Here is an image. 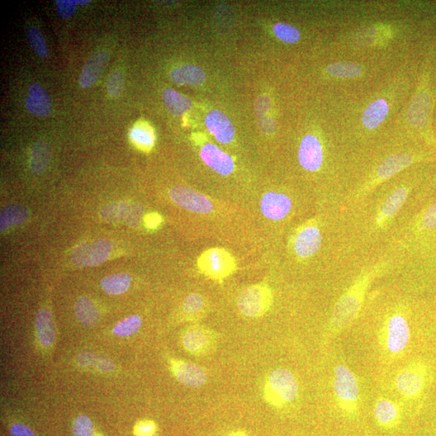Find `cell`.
<instances>
[{
  "label": "cell",
  "instance_id": "1f68e13d",
  "mask_svg": "<svg viewBox=\"0 0 436 436\" xmlns=\"http://www.w3.org/2000/svg\"><path fill=\"white\" fill-rule=\"evenodd\" d=\"M331 77L344 79H355L362 74L361 66L352 63H331L326 68Z\"/></svg>",
  "mask_w": 436,
  "mask_h": 436
},
{
  "label": "cell",
  "instance_id": "ee69618b",
  "mask_svg": "<svg viewBox=\"0 0 436 436\" xmlns=\"http://www.w3.org/2000/svg\"><path fill=\"white\" fill-rule=\"evenodd\" d=\"M97 355L92 353H83L78 355L77 359V364L81 367L96 366L98 359Z\"/></svg>",
  "mask_w": 436,
  "mask_h": 436
},
{
  "label": "cell",
  "instance_id": "8fae6325",
  "mask_svg": "<svg viewBox=\"0 0 436 436\" xmlns=\"http://www.w3.org/2000/svg\"><path fill=\"white\" fill-rule=\"evenodd\" d=\"M112 251V246L108 241L99 239L92 244H81L72 253L73 264L79 268L95 267L106 262Z\"/></svg>",
  "mask_w": 436,
  "mask_h": 436
},
{
  "label": "cell",
  "instance_id": "b9f144b4",
  "mask_svg": "<svg viewBox=\"0 0 436 436\" xmlns=\"http://www.w3.org/2000/svg\"><path fill=\"white\" fill-rule=\"evenodd\" d=\"M156 431V425L152 421L143 420L136 425L135 434L137 436H152Z\"/></svg>",
  "mask_w": 436,
  "mask_h": 436
},
{
  "label": "cell",
  "instance_id": "8d00e7d4",
  "mask_svg": "<svg viewBox=\"0 0 436 436\" xmlns=\"http://www.w3.org/2000/svg\"><path fill=\"white\" fill-rule=\"evenodd\" d=\"M129 208L126 202L113 203L102 208L101 216L107 221L126 219Z\"/></svg>",
  "mask_w": 436,
  "mask_h": 436
},
{
  "label": "cell",
  "instance_id": "74e56055",
  "mask_svg": "<svg viewBox=\"0 0 436 436\" xmlns=\"http://www.w3.org/2000/svg\"><path fill=\"white\" fill-rule=\"evenodd\" d=\"M131 139L136 145L144 149L150 148L155 141L152 130L143 126H136L132 130Z\"/></svg>",
  "mask_w": 436,
  "mask_h": 436
},
{
  "label": "cell",
  "instance_id": "5b68a950",
  "mask_svg": "<svg viewBox=\"0 0 436 436\" xmlns=\"http://www.w3.org/2000/svg\"><path fill=\"white\" fill-rule=\"evenodd\" d=\"M333 388L335 404L341 413L348 418H355L359 412V385L355 374L345 364L334 368Z\"/></svg>",
  "mask_w": 436,
  "mask_h": 436
},
{
  "label": "cell",
  "instance_id": "ac0fdd59",
  "mask_svg": "<svg viewBox=\"0 0 436 436\" xmlns=\"http://www.w3.org/2000/svg\"><path fill=\"white\" fill-rule=\"evenodd\" d=\"M203 162L221 175H229L234 172L235 163L230 155L213 144H206L201 150Z\"/></svg>",
  "mask_w": 436,
  "mask_h": 436
},
{
  "label": "cell",
  "instance_id": "8992f818",
  "mask_svg": "<svg viewBox=\"0 0 436 436\" xmlns=\"http://www.w3.org/2000/svg\"><path fill=\"white\" fill-rule=\"evenodd\" d=\"M299 395V385L293 373L286 368L270 373L265 381L264 397L269 405L282 408L295 402Z\"/></svg>",
  "mask_w": 436,
  "mask_h": 436
},
{
  "label": "cell",
  "instance_id": "f546056e",
  "mask_svg": "<svg viewBox=\"0 0 436 436\" xmlns=\"http://www.w3.org/2000/svg\"><path fill=\"white\" fill-rule=\"evenodd\" d=\"M50 163V149L44 141H37L31 151V169L32 172L41 174Z\"/></svg>",
  "mask_w": 436,
  "mask_h": 436
},
{
  "label": "cell",
  "instance_id": "7bdbcfd3",
  "mask_svg": "<svg viewBox=\"0 0 436 436\" xmlns=\"http://www.w3.org/2000/svg\"><path fill=\"white\" fill-rule=\"evenodd\" d=\"M142 207L139 205H134L128 210L126 221L127 224L131 226H135L140 222L142 215Z\"/></svg>",
  "mask_w": 436,
  "mask_h": 436
},
{
  "label": "cell",
  "instance_id": "7a4b0ae2",
  "mask_svg": "<svg viewBox=\"0 0 436 436\" xmlns=\"http://www.w3.org/2000/svg\"><path fill=\"white\" fill-rule=\"evenodd\" d=\"M370 276L359 277L336 303L329 324V335L337 336L353 324L361 310Z\"/></svg>",
  "mask_w": 436,
  "mask_h": 436
},
{
  "label": "cell",
  "instance_id": "836d02e7",
  "mask_svg": "<svg viewBox=\"0 0 436 436\" xmlns=\"http://www.w3.org/2000/svg\"><path fill=\"white\" fill-rule=\"evenodd\" d=\"M27 39L33 51L40 57V58L46 59L49 55L48 48L46 43L43 34H42L39 28L35 26H31L27 30Z\"/></svg>",
  "mask_w": 436,
  "mask_h": 436
},
{
  "label": "cell",
  "instance_id": "d6a6232c",
  "mask_svg": "<svg viewBox=\"0 0 436 436\" xmlns=\"http://www.w3.org/2000/svg\"><path fill=\"white\" fill-rule=\"evenodd\" d=\"M183 310L192 319H199L206 310V301L200 295H188L184 301Z\"/></svg>",
  "mask_w": 436,
  "mask_h": 436
},
{
  "label": "cell",
  "instance_id": "9a60e30c",
  "mask_svg": "<svg viewBox=\"0 0 436 436\" xmlns=\"http://www.w3.org/2000/svg\"><path fill=\"white\" fill-rule=\"evenodd\" d=\"M170 368L175 378L184 386L198 388L205 385L207 382L205 369L197 364L172 359Z\"/></svg>",
  "mask_w": 436,
  "mask_h": 436
},
{
  "label": "cell",
  "instance_id": "c3c4849f",
  "mask_svg": "<svg viewBox=\"0 0 436 436\" xmlns=\"http://www.w3.org/2000/svg\"><path fill=\"white\" fill-rule=\"evenodd\" d=\"M436 191V173L433 178L426 184L423 189H422L420 193L421 199L429 198L430 196L433 195V193Z\"/></svg>",
  "mask_w": 436,
  "mask_h": 436
},
{
  "label": "cell",
  "instance_id": "7c38bea8",
  "mask_svg": "<svg viewBox=\"0 0 436 436\" xmlns=\"http://www.w3.org/2000/svg\"><path fill=\"white\" fill-rule=\"evenodd\" d=\"M170 200L188 211L206 215L213 210L210 199L203 194L184 186H175L169 192Z\"/></svg>",
  "mask_w": 436,
  "mask_h": 436
},
{
  "label": "cell",
  "instance_id": "e0dca14e",
  "mask_svg": "<svg viewBox=\"0 0 436 436\" xmlns=\"http://www.w3.org/2000/svg\"><path fill=\"white\" fill-rule=\"evenodd\" d=\"M293 207L291 199L286 194L269 192L264 194L260 208L265 217L272 221H279L286 218Z\"/></svg>",
  "mask_w": 436,
  "mask_h": 436
},
{
  "label": "cell",
  "instance_id": "e575fe53",
  "mask_svg": "<svg viewBox=\"0 0 436 436\" xmlns=\"http://www.w3.org/2000/svg\"><path fill=\"white\" fill-rule=\"evenodd\" d=\"M141 326V319L139 315L126 317L117 324L113 328V333L120 337H129L139 331Z\"/></svg>",
  "mask_w": 436,
  "mask_h": 436
},
{
  "label": "cell",
  "instance_id": "f1b7e54d",
  "mask_svg": "<svg viewBox=\"0 0 436 436\" xmlns=\"http://www.w3.org/2000/svg\"><path fill=\"white\" fill-rule=\"evenodd\" d=\"M131 284L130 275L119 273L111 275L102 279L103 290L109 295H121L129 289Z\"/></svg>",
  "mask_w": 436,
  "mask_h": 436
},
{
  "label": "cell",
  "instance_id": "f6af8a7d",
  "mask_svg": "<svg viewBox=\"0 0 436 436\" xmlns=\"http://www.w3.org/2000/svg\"><path fill=\"white\" fill-rule=\"evenodd\" d=\"M12 436H36L30 428L27 426L17 424H14L11 428Z\"/></svg>",
  "mask_w": 436,
  "mask_h": 436
},
{
  "label": "cell",
  "instance_id": "83f0119b",
  "mask_svg": "<svg viewBox=\"0 0 436 436\" xmlns=\"http://www.w3.org/2000/svg\"><path fill=\"white\" fill-rule=\"evenodd\" d=\"M75 312L80 324L85 326H94L99 319L96 305L86 297L79 298L75 304Z\"/></svg>",
  "mask_w": 436,
  "mask_h": 436
},
{
  "label": "cell",
  "instance_id": "816d5d0a",
  "mask_svg": "<svg viewBox=\"0 0 436 436\" xmlns=\"http://www.w3.org/2000/svg\"><path fill=\"white\" fill-rule=\"evenodd\" d=\"M227 436H249V435L246 434V433H244V431L237 430V431H233V433H230Z\"/></svg>",
  "mask_w": 436,
  "mask_h": 436
},
{
  "label": "cell",
  "instance_id": "5bb4252c",
  "mask_svg": "<svg viewBox=\"0 0 436 436\" xmlns=\"http://www.w3.org/2000/svg\"><path fill=\"white\" fill-rule=\"evenodd\" d=\"M321 241L319 227L316 224H308L297 231L293 241V250L297 257L310 258L319 250Z\"/></svg>",
  "mask_w": 436,
  "mask_h": 436
},
{
  "label": "cell",
  "instance_id": "ffe728a7",
  "mask_svg": "<svg viewBox=\"0 0 436 436\" xmlns=\"http://www.w3.org/2000/svg\"><path fill=\"white\" fill-rule=\"evenodd\" d=\"M206 125L208 131L220 143L228 144L233 141L235 128L224 113L217 110L208 112L206 117Z\"/></svg>",
  "mask_w": 436,
  "mask_h": 436
},
{
  "label": "cell",
  "instance_id": "f907efd6",
  "mask_svg": "<svg viewBox=\"0 0 436 436\" xmlns=\"http://www.w3.org/2000/svg\"><path fill=\"white\" fill-rule=\"evenodd\" d=\"M146 226L150 229H155L161 224V217L156 213H150L145 217Z\"/></svg>",
  "mask_w": 436,
  "mask_h": 436
},
{
  "label": "cell",
  "instance_id": "ab89813d",
  "mask_svg": "<svg viewBox=\"0 0 436 436\" xmlns=\"http://www.w3.org/2000/svg\"><path fill=\"white\" fill-rule=\"evenodd\" d=\"M73 436H93V426L88 417L80 415L74 421Z\"/></svg>",
  "mask_w": 436,
  "mask_h": 436
},
{
  "label": "cell",
  "instance_id": "2e32d148",
  "mask_svg": "<svg viewBox=\"0 0 436 436\" xmlns=\"http://www.w3.org/2000/svg\"><path fill=\"white\" fill-rule=\"evenodd\" d=\"M298 159L303 168L317 172L324 162V150L321 142L314 135H306L302 139L298 151Z\"/></svg>",
  "mask_w": 436,
  "mask_h": 436
},
{
  "label": "cell",
  "instance_id": "4dcf8cb0",
  "mask_svg": "<svg viewBox=\"0 0 436 436\" xmlns=\"http://www.w3.org/2000/svg\"><path fill=\"white\" fill-rule=\"evenodd\" d=\"M28 212L25 208L18 206H8L1 212V230L23 224L28 219Z\"/></svg>",
  "mask_w": 436,
  "mask_h": 436
},
{
  "label": "cell",
  "instance_id": "4fadbf2b",
  "mask_svg": "<svg viewBox=\"0 0 436 436\" xmlns=\"http://www.w3.org/2000/svg\"><path fill=\"white\" fill-rule=\"evenodd\" d=\"M434 159L430 154H397L393 155L384 160L377 170L378 179L384 180L393 177L412 164Z\"/></svg>",
  "mask_w": 436,
  "mask_h": 436
},
{
  "label": "cell",
  "instance_id": "f5cc1de1",
  "mask_svg": "<svg viewBox=\"0 0 436 436\" xmlns=\"http://www.w3.org/2000/svg\"><path fill=\"white\" fill-rule=\"evenodd\" d=\"M88 3H90L89 0H77V3L80 4V6H85Z\"/></svg>",
  "mask_w": 436,
  "mask_h": 436
},
{
  "label": "cell",
  "instance_id": "d590c367",
  "mask_svg": "<svg viewBox=\"0 0 436 436\" xmlns=\"http://www.w3.org/2000/svg\"><path fill=\"white\" fill-rule=\"evenodd\" d=\"M273 32L277 39L284 43L295 44L301 39L300 32L298 31L297 28L288 25V23H276L273 26Z\"/></svg>",
  "mask_w": 436,
  "mask_h": 436
},
{
  "label": "cell",
  "instance_id": "9c48e42d",
  "mask_svg": "<svg viewBox=\"0 0 436 436\" xmlns=\"http://www.w3.org/2000/svg\"><path fill=\"white\" fill-rule=\"evenodd\" d=\"M199 267L206 276L215 279L228 277L234 271V260L231 255L222 249L206 251L199 259Z\"/></svg>",
  "mask_w": 436,
  "mask_h": 436
},
{
  "label": "cell",
  "instance_id": "3957f363",
  "mask_svg": "<svg viewBox=\"0 0 436 436\" xmlns=\"http://www.w3.org/2000/svg\"><path fill=\"white\" fill-rule=\"evenodd\" d=\"M410 326L408 317L402 311H395L386 317L379 334L382 352L388 359L402 357L408 348Z\"/></svg>",
  "mask_w": 436,
  "mask_h": 436
},
{
  "label": "cell",
  "instance_id": "30bf717a",
  "mask_svg": "<svg viewBox=\"0 0 436 436\" xmlns=\"http://www.w3.org/2000/svg\"><path fill=\"white\" fill-rule=\"evenodd\" d=\"M217 335L205 326H194L182 336V344L188 353L197 357L212 353L216 348Z\"/></svg>",
  "mask_w": 436,
  "mask_h": 436
},
{
  "label": "cell",
  "instance_id": "ba28073f",
  "mask_svg": "<svg viewBox=\"0 0 436 436\" xmlns=\"http://www.w3.org/2000/svg\"><path fill=\"white\" fill-rule=\"evenodd\" d=\"M272 304V295L267 286H252L241 292L238 306L241 314L249 317L263 316Z\"/></svg>",
  "mask_w": 436,
  "mask_h": 436
},
{
  "label": "cell",
  "instance_id": "484cf974",
  "mask_svg": "<svg viewBox=\"0 0 436 436\" xmlns=\"http://www.w3.org/2000/svg\"><path fill=\"white\" fill-rule=\"evenodd\" d=\"M388 110H390V107L384 99H378L369 104L362 115L361 121L364 126L368 130L376 129L386 120Z\"/></svg>",
  "mask_w": 436,
  "mask_h": 436
},
{
  "label": "cell",
  "instance_id": "603a6c76",
  "mask_svg": "<svg viewBox=\"0 0 436 436\" xmlns=\"http://www.w3.org/2000/svg\"><path fill=\"white\" fill-rule=\"evenodd\" d=\"M28 111L33 115L47 117L50 115L52 103L49 95L39 83H34L28 88V96L26 99Z\"/></svg>",
  "mask_w": 436,
  "mask_h": 436
},
{
  "label": "cell",
  "instance_id": "681fc988",
  "mask_svg": "<svg viewBox=\"0 0 436 436\" xmlns=\"http://www.w3.org/2000/svg\"><path fill=\"white\" fill-rule=\"evenodd\" d=\"M270 108V99L267 97H261L257 99V106L255 109L258 112V115H265Z\"/></svg>",
  "mask_w": 436,
  "mask_h": 436
},
{
  "label": "cell",
  "instance_id": "d6986e66",
  "mask_svg": "<svg viewBox=\"0 0 436 436\" xmlns=\"http://www.w3.org/2000/svg\"><path fill=\"white\" fill-rule=\"evenodd\" d=\"M373 415L379 426L390 430L400 424L402 410L395 402L386 397H380L374 406Z\"/></svg>",
  "mask_w": 436,
  "mask_h": 436
},
{
  "label": "cell",
  "instance_id": "f35d334b",
  "mask_svg": "<svg viewBox=\"0 0 436 436\" xmlns=\"http://www.w3.org/2000/svg\"><path fill=\"white\" fill-rule=\"evenodd\" d=\"M108 92L112 97L120 96L124 88V75L119 70L112 71L107 83Z\"/></svg>",
  "mask_w": 436,
  "mask_h": 436
},
{
  "label": "cell",
  "instance_id": "277c9868",
  "mask_svg": "<svg viewBox=\"0 0 436 436\" xmlns=\"http://www.w3.org/2000/svg\"><path fill=\"white\" fill-rule=\"evenodd\" d=\"M428 81V77L425 74L410 104L407 118L410 126L421 132L426 143L436 150V141L431 127L435 99Z\"/></svg>",
  "mask_w": 436,
  "mask_h": 436
},
{
  "label": "cell",
  "instance_id": "d4e9b609",
  "mask_svg": "<svg viewBox=\"0 0 436 436\" xmlns=\"http://www.w3.org/2000/svg\"><path fill=\"white\" fill-rule=\"evenodd\" d=\"M37 337L45 347H50L55 342L56 327L51 312L48 309H42L36 319Z\"/></svg>",
  "mask_w": 436,
  "mask_h": 436
},
{
  "label": "cell",
  "instance_id": "cb8c5ba5",
  "mask_svg": "<svg viewBox=\"0 0 436 436\" xmlns=\"http://www.w3.org/2000/svg\"><path fill=\"white\" fill-rule=\"evenodd\" d=\"M170 79L180 86H199L206 82V75L204 70L197 66L184 65L170 72Z\"/></svg>",
  "mask_w": 436,
  "mask_h": 436
},
{
  "label": "cell",
  "instance_id": "7402d4cb",
  "mask_svg": "<svg viewBox=\"0 0 436 436\" xmlns=\"http://www.w3.org/2000/svg\"><path fill=\"white\" fill-rule=\"evenodd\" d=\"M108 52L101 50L95 53L84 65L79 77V84L83 88L92 87L96 83L108 61Z\"/></svg>",
  "mask_w": 436,
  "mask_h": 436
},
{
  "label": "cell",
  "instance_id": "6da1fadb",
  "mask_svg": "<svg viewBox=\"0 0 436 436\" xmlns=\"http://www.w3.org/2000/svg\"><path fill=\"white\" fill-rule=\"evenodd\" d=\"M410 241L416 272L424 279L436 278V195L412 221Z\"/></svg>",
  "mask_w": 436,
  "mask_h": 436
},
{
  "label": "cell",
  "instance_id": "44dd1931",
  "mask_svg": "<svg viewBox=\"0 0 436 436\" xmlns=\"http://www.w3.org/2000/svg\"><path fill=\"white\" fill-rule=\"evenodd\" d=\"M413 186H402L393 190L384 201L381 210L377 216L378 224H384L388 220L395 217L400 208L404 206L410 195Z\"/></svg>",
  "mask_w": 436,
  "mask_h": 436
},
{
  "label": "cell",
  "instance_id": "52a82bcc",
  "mask_svg": "<svg viewBox=\"0 0 436 436\" xmlns=\"http://www.w3.org/2000/svg\"><path fill=\"white\" fill-rule=\"evenodd\" d=\"M426 386V368L419 362H412L398 371L395 386L399 395L406 400L418 398Z\"/></svg>",
  "mask_w": 436,
  "mask_h": 436
},
{
  "label": "cell",
  "instance_id": "bcb514c9",
  "mask_svg": "<svg viewBox=\"0 0 436 436\" xmlns=\"http://www.w3.org/2000/svg\"><path fill=\"white\" fill-rule=\"evenodd\" d=\"M259 129L261 130L264 134H272L277 130V123L272 118H264L259 122Z\"/></svg>",
  "mask_w": 436,
  "mask_h": 436
},
{
  "label": "cell",
  "instance_id": "7dc6e473",
  "mask_svg": "<svg viewBox=\"0 0 436 436\" xmlns=\"http://www.w3.org/2000/svg\"><path fill=\"white\" fill-rule=\"evenodd\" d=\"M96 367L104 373H109L115 370V364L111 359L104 357H99L96 364Z\"/></svg>",
  "mask_w": 436,
  "mask_h": 436
},
{
  "label": "cell",
  "instance_id": "60d3db41",
  "mask_svg": "<svg viewBox=\"0 0 436 436\" xmlns=\"http://www.w3.org/2000/svg\"><path fill=\"white\" fill-rule=\"evenodd\" d=\"M57 11L63 18H69L73 15L77 8V0H57Z\"/></svg>",
  "mask_w": 436,
  "mask_h": 436
},
{
  "label": "cell",
  "instance_id": "4316f807",
  "mask_svg": "<svg viewBox=\"0 0 436 436\" xmlns=\"http://www.w3.org/2000/svg\"><path fill=\"white\" fill-rule=\"evenodd\" d=\"M163 99L166 108L175 116L183 115L192 107L190 99L172 89H166Z\"/></svg>",
  "mask_w": 436,
  "mask_h": 436
}]
</instances>
